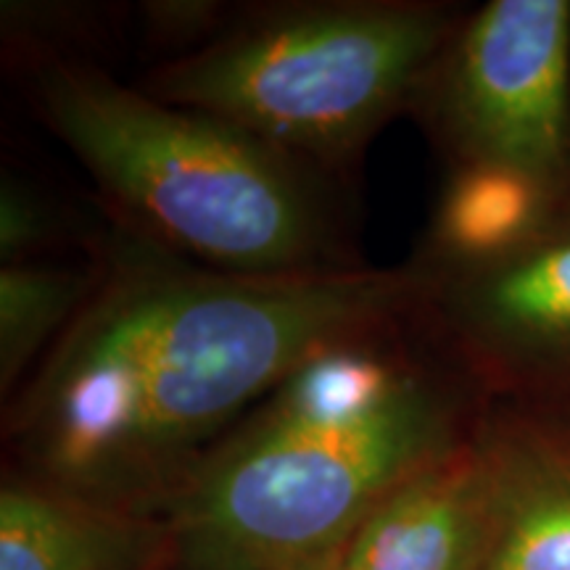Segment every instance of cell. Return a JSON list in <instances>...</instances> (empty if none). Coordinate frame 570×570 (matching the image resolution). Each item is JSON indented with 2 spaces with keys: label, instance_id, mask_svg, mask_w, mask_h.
I'll return each mask as SVG.
<instances>
[{
  "label": "cell",
  "instance_id": "obj_1",
  "mask_svg": "<svg viewBox=\"0 0 570 570\" xmlns=\"http://www.w3.org/2000/svg\"><path fill=\"white\" fill-rule=\"evenodd\" d=\"M415 262L233 275L119 230L6 412L11 470L164 518L206 454L312 356L415 317Z\"/></svg>",
  "mask_w": 570,
  "mask_h": 570
},
{
  "label": "cell",
  "instance_id": "obj_2",
  "mask_svg": "<svg viewBox=\"0 0 570 570\" xmlns=\"http://www.w3.org/2000/svg\"><path fill=\"white\" fill-rule=\"evenodd\" d=\"M489 399L404 323L312 356L167 510V570H298L399 483L473 436Z\"/></svg>",
  "mask_w": 570,
  "mask_h": 570
},
{
  "label": "cell",
  "instance_id": "obj_3",
  "mask_svg": "<svg viewBox=\"0 0 570 570\" xmlns=\"http://www.w3.org/2000/svg\"><path fill=\"white\" fill-rule=\"evenodd\" d=\"M56 138L138 233L233 275L344 267L320 169L214 114L67 59L35 69Z\"/></svg>",
  "mask_w": 570,
  "mask_h": 570
},
{
  "label": "cell",
  "instance_id": "obj_4",
  "mask_svg": "<svg viewBox=\"0 0 570 570\" xmlns=\"http://www.w3.org/2000/svg\"><path fill=\"white\" fill-rule=\"evenodd\" d=\"M460 19L452 6L417 0L248 11L164 63L146 92L227 119L325 173L412 109Z\"/></svg>",
  "mask_w": 570,
  "mask_h": 570
},
{
  "label": "cell",
  "instance_id": "obj_5",
  "mask_svg": "<svg viewBox=\"0 0 570 570\" xmlns=\"http://www.w3.org/2000/svg\"><path fill=\"white\" fill-rule=\"evenodd\" d=\"M412 114L452 169H499L570 202V3L462 13Z\"/></svg>",
  "mask_w": 570,
  "mask_h": 570
},
{
  "label": "cell",
  "instance_id": "obj_6",
  "mask_svg": "<svg viewBox=\"0 0 570 570\" xmlns=\"http://www.w3.org/2000/svg\"><path fill=\"white\" fill-rule=\"evenodd\" d=\"M412 262V323L483 396L570 404V202L504 252Z\"/></svg>",
  "mask_w": 570,
  "mask_h": 570
},
{
  "label": "cell",
  "instance_id": "obj_7",
  "mask_svg": "<svg viewBox=\"0 0 570 570\" xmlns=\"http://www.w3.org/2000/svg\"><path fill=\"white\" fill-rule=\"evenodd\" d=\"M475 441L494 502L483 570H570V404L489 399Z\"/></svg>",
  "mask_w": 570,
  "mask_h": 570
},
{
  "label": "cell",
  "instance_id": "obj_8",
  "mask_svg": "<svg viewBox=\"0 0 570 570\" xmlns=\"http://www.w3.org/2000/svg\"><path fill=\"white\" fill-rule=\"evenodd\" d=\"M494 502L475 433L370 510L336 550L344 570H483Z\"/></svg>",
  "mask_w": 570,
  "mask_h": 570
},
{
  "label": "cell",
  "instance_id": "obj_9",
  "mask_svg": "<svg viewBox=\"0 0 570 570\" xmlns=\"http://www.w3.org/2000/svg\"><path fill=\"white\" fill-rule=\"evenodd\" d=\"M169 529L6 470L0 570H167Z\"/></svg>",
  "mask_w": 570,
  "mask_h": 570
},
{
  "label": "cell",
  "instance_id": "obj_10",
  "mask_svg": "<svg viewBox=\"0 0 570 570\" xmlns=\"http://www.w3.org/2000/svg\"><path fill=\"white\" fill-rule=\"evenodd\" d=\"M562 204L523 177L499 169H452L428 244L417 259L458 262L504 252Z\"/></svg>",
  "mask_w": 570,
  "mask_h": 570
},
{
  "label": "cell",
  "instance_id": "obj_11",
  "mask_svg": "<svg viewBox=\"0 0 570 570\" xmlns=\"http://www.w3.org/2000/svg\"><path fill=\"white\" fill-rule=\"evenodd\" d=\"M96 269H69L38 262L0 267V389H13L67 331L88 298Z\"/></svg>",
  "mask_w": 570,
  "mask_h": 570
},
{
  "label": "cell",
  "instance_id": "obj_12",
  "mask_svg": "<svg viewBox=\"0 0 570 570\" xmlns=\"http://www.w3.org/2000/svg\"><path fill=\"white\" fill-rule=\"evenodd\" d=\"M53 235V217L42 198L19 177L0 183V259L3 265L32 262Z\"/></svg>",
  "mask_w": 570,
  "mask_h": 570
},
{
  "label": "cell",
  "instance_id": "obj_13",
  "mask_svg": "<svg viewBox=\"0 0 570 570\" xmlns=\"http://www.w3.org/2000/svg\"><path fill=\"white\" fill-rule=\"evenodd\" d=\"M146 17L151 21V32L159 35L164 40H202L204 35L214 38V27L223 21V6L219 3H185V0H175V3H151L146 6ZM206 42V40H204Z\"/></svg>",
  "mask_w": 570,
  "mask_h": 570
},
{
  "label": "cell",
  "instance_id": "obj_14",
  "mask_svg": "<svg viewBox=\"0 0 570 570\" xmlns=\"http://www.w3.org/2000/svg\"><path fill=\"white\" fill-rule=\"evenodd\" d=\"M298 570H344V568H341L336 552H331V554H325V558L309 562V566H304V568H298Z\"/></svg>",
  "mask_w": 570,
  "mask_h": 570
}]
</instances>
